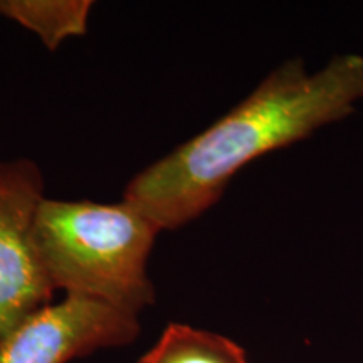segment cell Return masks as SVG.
Wrapping results in <instances>:
<instances>
[{
    "instance_id": "obj_1",
    "label": "cell",
    "mask_w": 363,
    "mask_h": 363,
    "mask_svg": "<svg viewBox=\"0 0 363 363\" xmlns=\"http://www.w3.org/2000/svg\"><path fill=\"white\" fill-rule=\"evenodd\" d=\"M363 103V54L333 56L310 71L286 59L233 110L136 174L123 201L163 230L211 211L240 170L257 158L338 123Z\"/></svg>"
},
{
    "instance_id": "obj_2",
    "label": "cell",
    "mask_w": 363,
    "mask_h": 363,
    "mask_svg": "<svg viewBox=\"0 0 363 363\" xmlns=\"http://www.w3.org/2000/svg\"><path fill=\"white\" fill-rule=\"evenodd\" d=\"M162 229L121 201H52L39 203L33 240L54 288L99 299L133 315L155 303L150 254Z\"/></svg>"
},
{
    "instance_id": "obj_3",
    "label": "cell",
    "mask_w": 363,
    "mask_h": 363,
    "mask_svg": "<svg viewBox=\"0 0 363 363\" xmlns=\"http://www.w3.org/2000/svg\"><path fill=\"white\" fill-rule=\"evenodd\" d=\"M44 201V177L30 158L0 160V337L56 293L35 252L33 224Z\"/></svg>"
},
{
    "instance_id": "obj_4",
    "label": "cell",
    "mask_w": 363,
    "mask_h": 363,
    "mask_svg": "<svg viewBox=\"0 0 363 363\" xmlns=\"http://www.w3.org/2000/svg\"><path fill=\"white\" fill-rule=\"evenodd\" d=\"M138 315L99 299L67 296L0 337V363H69L138 338Z\"/></svg>"
},
{
    "instance_id": "obj_5",
    "label": "cell",
    "mask_w": 363,
    "mask_h": 363,
    "mask_svg": "<svg viewBox=\"0 0 363 363\" xmlns=\"http://www.w3.org/2000/svg\"><path fill=\"white\" fill-rule=\"evenodd\" d=\"M89 0H0V16L33 30L49 51L88 30Z\"/></svg>"
},
{
    "instance_id": "obj_6",
    "label": "cell",
    "mask_w": 363,
    "mask_h": 363,
    "mask_svg": "<svg viewBox=\"0 0 363 363\" xmlns=\"http://www.w3.org/2000/svg\"><path fill=\"white\" fill-rule=\"evenodd\" d=\"M138 363H251L233 338L185 323H170Z\"/></svg>"
}]
</instances>
